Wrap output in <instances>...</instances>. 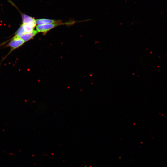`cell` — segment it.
Segmentation results:
<instances>
[{
  "label": "cell",
  "mask_w": 167,
  "mask_h": 167,
  "mask_svg": "<svg viewBox=\"0 0 167 167\" xmlns=\"http://www.w3.org/2000/svg\"><path fill=\"white\" fill-rule=\"evenodd\" d=\"M24 42L19 37H13L6 46L9 47L11 48V51H12L21 46Z\"/></svg>",
  "instance_id": "1"
},
{
  "label": "cell",
  "mask_w": 167,
  "mask_h": 167,
  "mask_svg": "<svg viewBox=\"0 0 167 167\" xmlns=\"http://www.w3.org/2000/svg\"><path fill=\"white\" fill-rule=\"evenodd\" d=\"M60 23H53L38 25L36 27L38 32H45L60 25Z\"/></svg>",
  "instance_id": "2"
},
{
  "label": "cell",
  "mask_w": 167,
  "mask_h": 167,
  "mask_svg": "<svg viewBox=\"0 0 167 167\" xmlns=\"http://www.w3.org/2000/svg\"><path fill=\"white\" fill-rule=\"evenodd\" d=\"M21 16L22 24H30L35 27L36 24V20L34 18L24 14H21Z\"/></svg>",
  "instance_id": "3"
},
{
  "label": "cell",
  "mask_w": 167,
  "mask_h": 167,
  "mask_svg": "<svg viewBox=\"0 0 167 167\" xmlns=\"http://www.w3.org/2000/svg\"><path fill=\"white\" fill-rule=\"evenodd\" d=\"M38 32L37 30H34L31 32L24 34L19 37L25 42L32 38Z\"/></svg>",
  "instance_id": "4"
},
{
  "label": "cell",
  "mask_w": 167,
  "mask_h": 167,
  "mask_svg": "<svg viewBox=\"0 0 167 167\" xmlns=\"http://www.w3.org/2000/svg\"><path fill=\"white\" fill-rule=\"evenodd\" d=\"M36 24L38 25H43L46 24L59 23V20L50 19H40L36 20Z\"/></svg>",
  "instance_id": "5"
},
{
  "label": "cell",
  "mask_w": 167,
  "mask_h": 167,
  "mask_svg": "<svg viewBox=\"0 0 167 167\" xmlns=\"http://www.w3.org/2000/svg\"><path fill=\"white\" fill-rule=\"evenodd\" d=\"M21 26L22 27L25 33L33 31L35 27L33 25L30 24H22Z\"/></svg>",
  "instance_id": "6"
},
{
  "label": "cell",
  "mask_w": 167,
  "mask_h": 167,
  "mask_svg": "<svg viewBox=\"0 0 167 167\" xmlns=\"http://www.w3.org/2000/svg\"><path fill=\"white\" fill-rule=\"evenodd\" d=\"M25 33L22 27L21 26L15 32L14 37H19Z\"/></svg>",
  "instance_id": "7"
}]
</instances>
